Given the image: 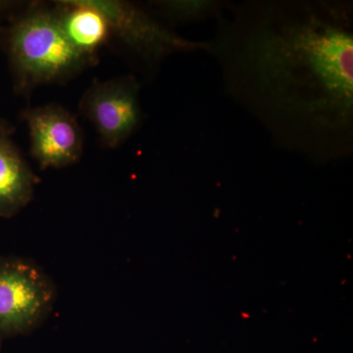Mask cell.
<instances>
[{
    "label": "cell",
    "instance_id": "obj_1",
    "mask_svg": "<svg viewBox=\"0 0 353 353\" xmlns=\"http://www.w3.org/2000/svg\"><path fill=\"white\" fill-rule=\"evenodd\" d=\"M228 10L208 52L230 97L285 150L323 163L352 154V4L256 0Z\"/></svg>",
    "mask_w": 353,
    "mask_h": 353
},
{
    "label": "cell",
    "instance_id": "obj_2",
    "mask_svg": "<svg viewBox=\"0 0 353 353\" xmlns=\"http://www.w3.org/2000/svg\"><path fill=\"white\" fill-rule=\"evenodd\" d=\"M0 48L6 55L16 94L66 83L95 66L75 50L60 25L53 4L27 2L0 25Z\"/></svg>",
    "mask_w": 353,
    "mask_h": 353
},
{
    "label": "cell",
    "instance_id": "obj_3",
    "mask_svg": "<svg viewBox=\"0 0 353 353\" xmlns=\"http://www.w3.org/2000/svg\"><path fill=\"white\" fill-rule=\"evenodd\" d=\"M55 297L54 284L38 265L0 256V345L41 326L52 311Z\"/></svg>",
    "mask_w": 353,
    "mask_h": 353
},
{
    "label": "cell",
    "instance_id": "obj_4",
    "mask_svg": "<svg viewBox=\"0 0 353 353\" xmlns=\"http://www.w3.org/2000/svg\"><path fill=\"white\" fill-rule=\"evenodd\" d=\"M105 18L111 36L150 65L176 53L208 50V41H190L176 34L141 7L124 0H87Z\"/></svg>",
    "mask_w": 353,
    "mask_h": 353
},
{
    "label": "cell",
    "instance_id": "obj_5",
    "mask_svg": "<svg viewBox=\"0 0 353 353\" xmlns=\"http://www.w3.org/2000/svg\"><path fill=\"white\" fill-rule=\"evenodd\" d=\"M141 85L134 76L108 81L94 79L82 95L79 109L105 148H119L138 129L141 121Z\"/></svg>",
    "mask_w": 353,
    "mask_h": 353
},
{
    "label": "cell",
    "instance_id": "obj_6",
    "mask_svg": "<svg viewBox=\"0 0 353 353\" xmlns=\"http://www.w3.org/2000/svg\"><path fill=\"white\" fill-rule=\"evenodd\" d=\"M20 115L29 129L31 155L41 168H64L80 160L83 134L74 114L48 104L25 108Z\"/></svg>",
    "mask_w": 353,
    "mask_h": 353
},
{
    "label": "cell",
    "instance_id": "obj_7",
    "mask_svg": "<svg viewBox=\"0 0 353 353\" xmlns=\"http://www.w3.org/2000/svg\"><path fill=\"white\" fill-rule=\"evenodd\" d=\"M15 128L0 119V218H11L34 196L39 178L13 139Z\"/></svg>",
    "mask_w": 353,
    "mask_h": 353
},
{
    "label": "cell",
    "instance_id": "obj_8",
    "mask_svg": "<svg viewBox=\"0 0 353 353\" xmlns=\"http://www.w3.org/2000/svg\"><path fill=\"white\" fill-rule=\"evenodd\" d=\"M52 3L70 43L81 55L97 65L99 50L111 36L105 18L87 0H62Z\"/></svg>",
    "mask_w": 353,
    "mask_h": 353
},
{
    "label": "cell",
    "instance_id": "obj_9",
    "mask_svg": "<svg viewBox=\"0 0 353 353\" xmlns=\"http://www.w3.org/2000/svg\"><path fill=\"white\" fill-rule=\"evenodd\" d=\"M160 13L179 23L199 22L216 17L222 11V2L215 0H167L152 2Z\"/></svg>",
    "mask_w": 353,
    "mask_h": 353
},
{
    "label": "cell",
    "instance_id": "obj_10",
    "mask_svg": "<svg viewBox=\"0 0 353 353\" xmlns=\"http://www.w3.org/2000/svg\"><path fill=\"white\" fill-rule=\"evenodd\" d=\"M27 2L15 0H0V25L11 19Z\"/></svg>",
    "mask_w": 353,
    "mask_h": 353
}]
</instances>
